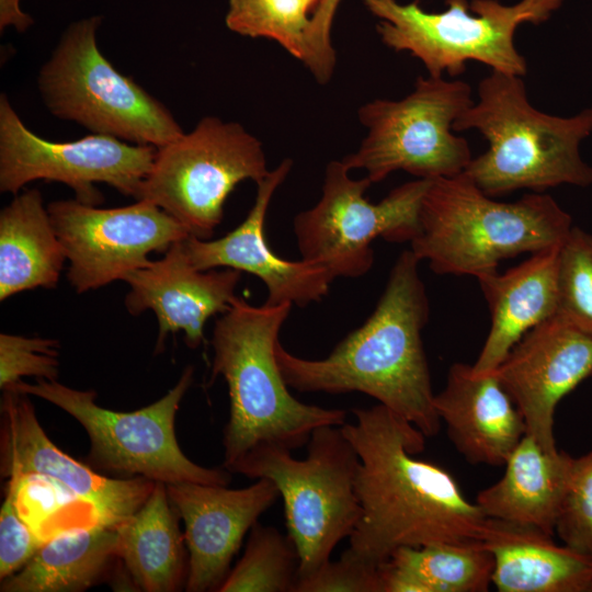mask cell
Instances as JSON below:
<instances>
[{"label": "cell", "mask_w": 592, "mask_h": 592, "mask_svg": "<svg viewBox=\"0 0 592 592\" xmlns=\"http://www.w3.org/2000/svg\"><path fill=\"white\" fill-rule=\"evenodd\" d=\"M34 20L20 8V0H0V30L13 26L18 32H25Z\"/></svg>", "instance_id": "cell-36"}, {"label": "cell", "mask_w": 592, "mask_h": 592, "mask_svg": "<svg viewBox=\"0 0 592 592\" xmlns=\"http://www.w3.org/2000/svg\"><path fill=\"white\" fill-rule=\"evenodd\" d=\"M358 464L342 428L323 425L311 433L305 459L294 458L285 446L261 443L227 470L275 483L300 578L329 561L334 547L354 531L362 512L355 491Z\"/></svg>", "instance_id": "cell-6"}, {"label": "cell", "mask_w": 592, "mask_h": 592, "mask_svg": "<svg viewBox=\"0 0 592 592\" xmlns=\"http://www.w3.org/2000/svg\"><path fill=\"white\" fill-rule=\"evenodd\" d=\"M178 521L166 483L156 482L145 503L115 526L118 558L139 590L173 592L186 583L189 555Z\"/></svg>", "instance_id": "cell-24"}, {"label": "cell", "mask_w": 592, "mask_h": 592, "mask_svg": "<svg viewBox=\"0 0 592 592\" xmlns=\"http://www.w3.org/2000/svg\"><path fill=\"white\" fill-rule=\"evenodd\" d=\"M166 487L184 523L186 591H218L244 535L280 497L277 487L266 478L242 489L196 482Z\"/></svg>", "instance_id": "cell-17"}, {"label": "cell", "mask_w": 592, "mask_h": 592, "mask_svg": "<svg viewBox=\"0 0 592 592\" xmlns=\"http://www.w3.org/2000/svg\"><path fill=\"white\" fill-rule=\"evenodd\" d=\"M1 476H41L57 482L92 510L98 523L115 527L134 514L155 481L110 478L61 452L46 435L26 394L3 390L0 431Z\"/></svg>", "instance_id": "cell-15"}, {"label": "cell", "mask_w": 592, "mask_h": 592, "mask_svg": "<svg viewBox=\"0 0 592 592\" xmlns=\"http://www.w3.org/2000/svg\"><path fill=\"white\" fill-rule=\"evenodd\" d=\"M292 167L293 161L284 159L257 183L253 206L234 230L215 240L189 236L183 240V247L193 266L200 271L229 267L255 275L266 287L267 305L306 307L327 296L334 276L317 263L280 258L264 235L272 197Z\"/></svg>", "instance_id": "cell-18"}, {"label": "cell", "mask_w": 592, "mask_h": 592, "mask_svg": "<svg viewBox=\"0 0 592 592\" xmlns=\"http://www.w3.org/2000/svg\"><path fill=\"white\" fill-rule=\"evenodd\" d=\"M101 23L92 15L69 24L42 66L37 86L47 110L130 144L160 148L174 140L184 132L171 111L101 53Z\"/></svg>", "instance_id": "cell-7"}, {"label": "cell", "mask_w": 592, "mask_h": 592, "mask_svg": "<svg viewBox=\"0 0 592 592\" xmlns=\"http://www.w3.org/2000/svg\"><path fill=\"white\" fill-rule=\"evenodd\" d=\"M537 528L487 517L481 545L501 592H592V559Z\"/></svg>", "instance_id": "cell-22"}, {"label": "cell", "mask_w": 592, "mask_h": 592, "mask_svg": "<svg viewBox=\"0 0 592 592\" xmlns=\"http://www.w3.org/2000/svg\"><path fill=\"white\" fill-rule=\"evenodd\" d=\"M573 459L562 451H545L525 434L503 465L502 478L479 491L475 503L486 517L554 536Z\"/></svg>", "instance_id": "cell-23"}, {"label": "cell", "mask_w": 592, "mask_h": 592, "mask_svg": "<svg viewBox=\"0 0 592 592\" xmlns=\"http://www.w3.org/2000/svg\"><path fill=\"white\" fill-rule=\"evenodd\" d=\"M572 227L570 215L550 195L498 202L463 172L431 180L410 250L437 274L478 278L497 272L506 258L561 246Z\"/></svg>", "instance_id": "cell-5"}, {"label": "cell", "mask_w": 592, "mask_h": 592, "mask_svg": "<svg viewBox=\"0 0 592 592\" xmlns=\"http://www.w3.org/2000/svg\"><path fill=\"white\" fill-rule=\"evenodd\" d=\"M442 12L424 11L417 2L363 0L376 18L382 42L396 52H408L425 67L429 76H458L475 60L491 70L523 77L527 62L514 45L523 23L547 21L562 0H521L505 5L498 0H445Z\"/></svg>", "instance_id": "cell-8"}, {"label": "cell", "mask_w": 592, "mask_h": 592, "mask_svg": "<svg viewBox=\"0 0 592 592\" xmlns=\"http://www.w3.org/2000/svg\"><path fill=\"white\" fill-rule=\"evenodd\" d=\"M294 592H380L378 566L346 549L339 560L298 578Z\"/></svg>", "instance_id": "cell-34"}, {"label": "cell", "mask_w": 592, "mask_h": 592, "mask_svg": "<svg viewBox=\"0 0 592 592\" xmlns=\"http://www.w3.org/2000/svg\"><path fill=\"white\" fill-rule=\"evenodd\" d=\"M20 477L9 478L0 510V579L19 571L44 540L23 517L18 505Z\"/></svg>", "instance_id": "cell-33"}, {"label": "cell", "mask_w": 592, "mask_h": 592, "mask_svg": "<svg viewBox=\"0 0 592 592\" xmlns=\"http://www.w3.org/2000/svg\"><path fill=\"white\" fill-rule=\"evenodd\" d=\"M493 566L481 543L400 547L378 566L380 592H485Z\"/></svg>", "instance_id": "cell-27"}, {"label": "cell", "mask_w": 592, "mask_h": 592, "mask_svg": "<svg viewBox=\"0 0 592 592\" xmlns=\"http://www.w3.org/2000/svg\"><path fill=\"white\" fill-rule=\"evenodd\" d=\"M241 272L200 271L191 263L183 240L174 242L162 259L151 261L125 277L130 286L125 306L129 314L152 310L158 319L156 352L163 350L168 333L184 332L189 348L196 349L204 340L205 322L230 307Z\"/></svg>", "instance_id": "cell-19"}, {"label": "cell", "mask_w": 592, "mask_h": 592, "mask_svg": "<svg viewBox=\"0 0 592 592\" xmlns=\"http://www.w3.org/2000/svg\"><path fill=\"white\" fill-rule=\"evenodd\" d=\"M430 183L429 179L407 182L374 204L365 196L373 184L367 177L353 179L342 160L330 161L319 201L293 221L301 259L325 266L334 278L363 276L373 266L376 238L401 243L418 235Z\"/></svg>", "instance_id": "cell-12"}, {"label": "cell", "mask_w": 592, "mask_h": 592, "mask_svg": "<svg viewBox=\"0 0 592 592\" xmlns=\"http://www.w3.org/2000/svg\"><path fill=\"white\" fill-rule=\"evenodd\" d=\"M298 569L299 556L291 537L257 522L241 559L218 592H294Z\"/></svg>", "instance_id": "cell-29"}, {"label": "cell", "mask_w": 592, "mask_h": 592, "mask_svg": "<svg viewBox=\"0 0 592 592\" xmlns=\"http://www.w3.org/2000/svg\"><path fill=\"white\" fill-rule=\"evenodd\" d=\"M292 307L253 306L235 296L214 326L210 379L224 377L230 400L223 437L226 469L261 443L293 451L317 428L346 422L345 410L304 403L288 391L275 349Z\"/></svg>", "instance_id": "cell-3"}, {"label": "cell", "mask_w": 592, "mask_h": 592, "mask_svg": "<svg viewBox=\"0 0 592 592\" xmlns=\"http://www.w3.org/2000/svg\"><path fill=\"white\" fill-rule=\"evenodd\" d=\"M352 413L341 428L360 457L362 512L348 549L379 566L400 547L481 543L487 517L478 505L447 470L415 458L426 436L380 403Z\"/></svg>", "instance_id": "cell-1"}, {"label": "cell", "mask_w": 592, "mask_h": 592, "mask_svg": "<svg viewBox=\"0 0 592 592\" xmlns=\"http://www.w3.org/2000/svg\"><path fill=\"white\" fill-rule=\"evenodd\" d=\"M555 534L563 545L592 559V451L573 459Z\"/></svg>", "instance_id": "cell-31"}, {"label": "cell", "mask_w": 592, "mask_h": 592, "mask_svg": "<svg viewBox=\"0 0 592 592\" xmlns=\"http://www.w3.org/2000/svg\"><path fill=\"white\" fill-rule=\"evenodd\" d=\"M157 148L91 134L73 141L46 140L22 122L4 93L0 95V191L16 195L35 180L61 182L76 200L91 206L103 202L95 183L139 198Z\"/></svg>", "instance_id": "cell-13"}, {"label": "cell", "mask_w": 592, "mask_h": 592, "mask_svg": "<svg viewBox=\"0 0 592 592\" xmlns=\"http://www.w3.org/2000/svg\"><path fill=\"white\" fill-rule=\"evenodd\" d=\"M59 343L54 339L0 334V388H10L22 377L54 382L59 373Z\"/></svg>", "instance_id": "cell-32"}, {"label": "cell", "mask_w": 592, "mask_h": 592, "mask_svg": "<svg viewBox=\"0 0 592 592\" xmlns=\"http://www.w3.org/2000/svg\"><path fill=\"white\" fill-rule=\"evenodd\" d=\"M47 210L70 262L68 281L79 294L124 281L151 263L149 253H164L190 236L180 221L145 200L114 208L55 201Z\"/></svg>", "instance_id": "cell-14"}, {"label": "cell", "mask_w": 592, "mask_h": 592, "mask_svg": "<svg viewBox=\"0 0 592 592\" xmlns=\"http://www.w3.org/2000/svg\"><path fill=\"white\" fill-rule=\"evenodd\" d=\"M118 558L115 527L94 524L44 540L16 572L1 580V592H80L101 581Z\"/></svg>", "instance_id": "cell-26"}, {"label": "cell", "mask_w": 592, "mask_h": 592, "mask_svg": "<svg viewBox=\"0 0 592 592\" xmlns=\"http://www.w3.org/2000/svg\"><path fill=\"white\" fill-rule=\"evenodd\" d=\"M323 0H229L227 27L241 36L277 43L306 68L311 20Z\"/></svg>", "instance_id": "cell-28"}, {"label": "cell", "mask_w": 592, "mask_h": 592, "mask_svg": "<svg viewBox=\"0 0 592 592\" xmlns=\"http://www.w3.org/2000/svg\"><path fill=\"white\" fill-rule=\"evenodd\" d=\"M473 103L462 80L419 77L406 98L376 99L358 109L367 135L342 161L350 171L365 170L372 183L398 170L429 180L458 175L473 157L467 140L452 133L453 124Z\"/></svg>", "instance_id": "cell-10"}, {"label": "cell", "mask_w": 592, "mask_h": 592, "mask_svg": "<svg viewBox=\"0 0 592 592\" xmlns=\"http://www.w3.org/2000/svg\"><path fill=\"white\" fill-rule=\"evenodd\" d=\"M341 0H323L316 11L310 26V62L308 70L318 83L326 84L332 78L337 54L332 45L331 29Z\"/></svg>", "instance_id": "cell-35"}, {"label": "cell", "mask_w": 592, "mask_h": 592, "mask_svg": "<svg viewBox=\"0 0 592 592\" xmlns=\"http://www.w3.org/2000/svg\"><path fill=\"white\" fill-rule=\"evenodd\" d=\"M270 170L261 141L241 124L205 116L187 134L157 148L139 198L180 221L190 236L209 238L237 184ZM137 200V201H138Z\"/></svg>", "instance_id": "cell-11"}, {"label": "cell", "mask_w": 592, "mask_h": 592, "mask_svg": "<svg viewBox=\"0 0 592 592\" xmlns=\"http://www.w3.org/2000/svg\"><path fill=\"white\" fill-rule=\"evenodd\" d=\"M42 193L16 194L0 213V300L37 287L55 288L64 262Z\"/></svg>", "instance_id": "cell-25"}, {"label": "cell", "mask_w": 592, "mask_h": 592, "mask_svg": "<svg viewBox=\"0 0 592 592\" xmlns=\"http://www.w3.org/2000/svg\"><path fill=\"white\" fill-rule=\"evenodd\" d=\"M434 406L449 440L473 465L503 466L526 434L524 419L494 373L451 366Z\"/></svg>", "instance_id": "cell-20"}, {"label": "cell", "mask_w": 592, "mask_h": 592, "mask_svg": "<svg viewBox=\"0 0 592 592\" xmlns=\"http://www.w3.org/2000/svg\"><path fill=\"white\" fill-rule=\"evenodd\" d=\"M467 129H477L489 148L464 172L491 197L592 184V167L579 150L592 134V107L570 117L543 113L531 105L522 77L491 70L479 82L477 102L453 124L455 132Z\"/></svg>", "instance_id": "cell-4"}, {"label": "cell", "mask_w": 592, "mask_h": 592, "mask_svg": "<svg viewBox=\"0 0 592 592\" xmlns=\"http://www.w3.org/2000/svg\"><path fill=\"white\" fill-rule=\"evenodd\" d=\"M557 315L592 335V235L578 227L559 249Z\"/></svg>", "instance_id": "cell-30"}, {"label": "cell", "mask_w": 592, "mask_h": 592, "mask_svg": "<svg viewBox=\"0 0 592 592\" xmlns=\"http://www.w3.org/2000/svg\"><path fill=\"white\" fill-rule=\"evenodd\" d=\"M559 247L533 253L504 273L478 277L491 314L485 344L471 365L476 374H489L532 328L557 315Z\"/></svg>", "instance_id": "cell-21"}, {"label": "cell", "mask_w": 592, "mask_h": 592, "mask_svg": "<svg viewBox=\"0 0 592 592\" xmlns=\"http://www.w3.org/2000/svg\"><path fill=\"white\" fill-rule=\"evenodd\" d=\"M493 373L520 410L526 434L556 453V407L592 377V335L555 315L528 330Z\"/></svg>", "instance_id": "cell-16"}, {"label": "cell", "mask_w": 592, "mask_h": 592, "mask_svg": "<svg viewBox=\"0 0 592 592\" xmlns=\"http://www.w3.org/2000/svg\"><path fill=\"white\" fill-rule=\"evenodd\" d=\"M419 259L405 250L367 320L323 358H303L278 341L275 356L286 385L300 392H362L396 412L426 437L441 420L434 406L421 333L430 315Z\"/></svg>", "instance_id": "cell-2"}, {"label": "cell", "mask_w": 592, "mask_h": 592, "mask_svg": "<svg viewBox=\"0 0 592 592\" xmlns=\"http://www.w3.org/2000/svg\"><path fill=\"white\" fill-rule=\"evenodd\" d=\"M193 380L187 366L178 383L159 400L141 409L122 412L96 405L93 390H79L57 380H23L7 389L42 398L75 418L90 440L92 466L122 478L144 477L155 482H196L228 486L231 473L192 462L175 436V415ZM5 390V389H4Z\"/></svg>", "instance_id": "cell-9"}]
</instances>
